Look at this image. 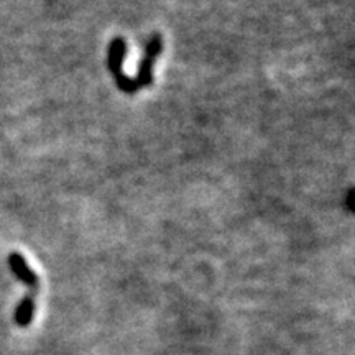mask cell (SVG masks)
<instances>
[{"label":"cell","mask_w":355,"mask_h":355,"mask_svg":"<svg viewBox=\"0 0 355 355\" xmlns=\"http://www.w3.org/2000/svg\"><path fill=\"white\" fill-rule=\"evenodd\" d=\"M162 50H163L162 35L153 33L152 38L148 40V43H146V46H145V55L140 61L139 73H137V76L133 78V79H135V83H137V86H139V89L152 86V83H153V66H155V61L158 60L159 55H162Z\"/></svg>","instance_id":"obj_2"},{"label":"cell","mask_w":355,"mask_h":355,"mask_svg":"<svg viewBox=\"0 0 355 355\" xmlns=\"http://www.w3.org/2000/svg\"><path fill=\"white\" fill-rule=\"evenodd\" d=\"M8 266H10L12 272L15 273V277L30 288V291L32 293L38 291L40 279L37 277V273H35L28 266V263H26L24 255L17 254V252H12V254L8 255Z\"/></svg>","instance_id":"obj_3"},{"label":"cell","mask_w":355,"mask_h":355,"mask_svg":"<svg viewBox=\"0 0 355 355\" xmlns=\"http://www.w3.org/2000/svg\"><path fill=\"white\" fill-rule=\"evenodd\" d=\"M127 56V42L122 37H115L109 44L107 68L115 79V84L125 94H137L139 86L135 79L123 73V60Z\"/></svg>","instance_id":"obj_1"}]
</instances>
